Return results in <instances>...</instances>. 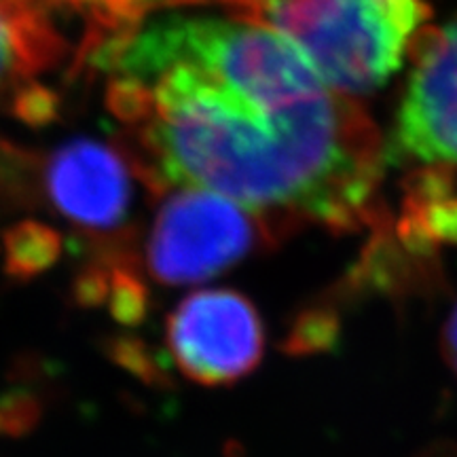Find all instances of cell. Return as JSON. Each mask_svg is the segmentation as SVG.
I'll return each mask as SVG.
<instances>
[{"mask_svg": "<svg viewBox=\"0 0 457 457\" xmlns=\"http://www.w3.org/2000/svg\"><path fill=\"white\" fill-rule=\"evenodd\" d=\"M104 55L111 106L140 129L157 180L335 228L364 216L381 170L373 125L282 34L170 15Z\"/></svg>", "mask_w": 457, "mask_h": 457, "instance_id": "1", "label": "cell"}, {"mask_svg": "<svg viewBox=\"0 0 457 457\" xmlns=\"http://www.w3.org/2000/svg\"><path fill=\"white\" fill-rule=\"evenodd\" d=\"M310 57L330 89L367 96L403 68L424 0H233Z\"/></svg>", "mask_w": 457, "mask_h": 457, "instance_id": "2", "label": "cell"}, {"mask_svg": "<svg viewBox=\"0 0 457 457\" xmlns=\"http://www.w3.org/2000/svg\"><path fill=\"white\" fill-rule=\"evenodd\" d=\"M256 214L219 193L179 188L159 208L148 236V273L163 286H193L220 276L270 237Z\"/></svg>", "mask_w": 457, "mask_h": 457, "instance_id": "3", "label": "cell"}, {"mask_svg": "<svg viewBox=\"0 0 457 457\" xmlns=\"http://www.w3.org/2000/svg\"><path fill=\"white\" fill-rule=\"evenodd\" d=\"M171 362L193 384L231 387L265 356V324L248 296L228 288L187 295L165 322Z\"/></svg>", "mask_w": 457, "mask_h": 457, "instance_id": "4", "label": "cell"}, {"mask_svg": "<svg viewBox=\"0 0 457 457\" xmlns=\"http://www.w3.org/2000/svg\"><path fill=\"white\" fill-rule=\"evenodd\" d=\"M390 153L428 165H457V15L417 55Z\"/></svg>", "mask_w": 457, "mask_h": 457, "instance_id": "5", "label": "cell"}, {"mask_svg": "<svg viewBox=\"0 0 457 457\" xmlns=\"http://www.w3.org/2000/svg\"><path fill=\"white\" fill-rule=\"evenodd\" d=\"M45 176L57 212L87 231H112L129 212V171L106 145L87 138L66 142L51 155Z\"/></svg>", "mask_w": 457, "mask_h": 457, "instance_id": "6", "label": "cell"}, {"mask_svg": "<svg viewBox=\"0 0 457 457\" xmlns=\"http://www.w3.org/2000/svg\"><path fill=\"white\" fill-rule=\"evenodd\" d=\"M51 37L28 0H0V89L47 60Z\"/></svg>", "mask_w": 457, "mask_h": 457, "instance_id": "7", "label": "cell"}, {"mask_svg": "<svg viewBox=\"0 0 457 457\" xmlns=\"http://www.w3.org/2000/svg\"><path fill=\"white\" fill-rule=\"evenodd\" d=\"M60 254V236L43 222H17L3 236V267L15 282H30L49 271Z\"/></svg>", "mask_w": 457, "mask_h": 457, "instance_id": "8", "label": "cell"}, {"mask_svg": "<svg viewBox=\"0 0 457 457\" xmlns=\"http://www.w3.org/2000/svg\"><path fill=\"white\" fill-rule=\"evenodd\" d=\"M104 307H108L111 316L123 327H138L148 316L151 293L138 273L125 262L111 265V282H108Z\"/></svg>", "mask_w": 457, "mask_h": 457, "instance_id": "9", "label": "cell"}, {"mask_svg": "<svg viewBox=\"0 0 457 457\" xmlns=\"http://www.w3.org/2000/svg\"><path fill=\"white\" fill-rule=\"evenodd\" d=\"M102 350L119 369L128 370L148 386L165 387L170 384L168 370H165L151 347L138 337L112 335L102 343Z\"/></svg>", "mask_w": 457, "mask_h": 457, "instance_id": "10", "label": "cell"}, {"mask_svg": "<svg viewBox=\"0 0 457 457\" xmlns=\"http://www.w3.org/2000/svg\"><path fill=\"white\" fill-rule=\"evenodd\" d=\"M337 337V320L333 313L324 310H307L290 324L288 335L284 337V352L290 356L316 353L327 350Z\"/></svg>", "mask_w": 457, "mask_h": 457, "instance_id": "11", "label": "cell"}, {"mask_svg": "<svg viewBox=\"0 0 457 457\" xmlns=\"http://www.w3.org/2000/svg\"><path fill=\"white\" fill-rule=\"evenodd\" d=\"M43 417V403L30 390L0 394V438H20L30 434Z\"/></svg>", "mask_w": 457, "mask_h": 457, "instance_id": "12", "label": "cell"}, {"mask_svg": "<svg viewBox=\"0 0 457 457\" xmlns=\"http://www.w3.org/2000/svg\"><path fill=\"white\" fill-rule=\"evenodd\" d=\"M441 352L449 367L457 373V305L449 313L447 322L441 330Z\"/></svg>", "mask_w": 457, "mask_h": 457, "instance_id": "13", "label": "cell"}]
</instances>
